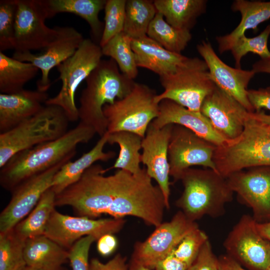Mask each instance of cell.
I'll list each match as a JSON object with an SVG mask.
<instances>
[{
  "label": "cell",
  "mask_w": 270,
  "mask_h": 270,
  "mask_svg": "<svg viewBox=\"0 0 270 270\" xmlns=\"http://www.w3.org/2000/svg\"><path fill=\"white\" fill-rule=\"evenodd\" d=\"M56 194L50 188L42 195L29 214L14 228L16 232L26 240L44 235L50 216L55 209Z\"/></svg>",
  "instance_id": "f546056e"
},
{
  "label": "cell",
  "mask_w": 270,
  "mask_h": 270,
  "mask_svg": "<svg viewBox=\"0 0 270 270\" xmlns=\"http://www.w3.org/2000/svg\"><path fill=\"white\" fill-rule=\"evenodd\" d=\"M108 136L109 132H107L90 150L74 161L70 160L62 166L55 174L50 188L56 195L77 182L95 162H108L115 156L116 152H105L104 150L108 144Z\"/></svg>",
  "instance_id": "603a6c76"
},
{
  "label": "cell",
  "mask_w": 270,
  "mask_h": 270,
  "mask_svg": "<svg viewBox=\"0 0 270 270\" xmlns=\"http://www.w3.org/2000/svg\"><path fill=\"white\" fill-rule=\"evenodd\" d=\"M213 160L225 178L248 168L270 166V125L248 116L238 137L216 146Z\"/></svg>",
  "instance_id": "277c9868"
},
{
  "label": "cell",
  "mask_w": 270,
  "mask_h": 270,
  "mask_svg": "<svg viewBox=\"0 0 270 270\" xmlns=\"http://www.w3.org/2000/svg\"><path fill=\"white\" fill-rule=\"evenodd\" d=\"M196 48L216 86L236 100L248 112H254L248 98L247 88L255 72L252 70H243L227 65L218 56L209 42L202 41Z\"/></svg>",
  "instance_id": "d6986e66"
},
{
  "label": "cell",
  "mask_w": 270,
  "mask_h": 270,
  "mask_svg": "<svg viewBox=\"0 0 270 270\" xmlns=\"http://www.w3.org/2000/svg\"><path fill=\"white\" fill-rule=\"evenodd\" d=\"M174 124L156 128L151 123L142 138L141 162L146 166L148 175L157 182L169 209L170 194V168L168 148Z\"/></svg>",
  "instance_id": "e0dca14e"
},
{
  "label": "cell",
  "mask_w": 270,
  "mask_h": 270,
  "mask_svg": "<svg viewBox=\"0 0 270 270\" xmlns=\"http://www.w3.org/2000/svg\"><path fill=\"white\" fill-rule=\"evenodd\" d=\"M49 98L46 92L24 89L0 94V134L6 132L39 112Z\"/></svg>",
  "instance_id": "44dd1931"
},
{
  "label": "cell",
  "mask_w": 270,
  "mask_h": 270,
  "mask_svg": "<svg viewBox=\"0 0 270 270\" xmlns=\"http://www.w3.org/2000/svg\"><path fill=\"white\" fill-rule=\"evenodd\" d=\"M130 270H152L151 268H147L140 264L134 262Z\"/></svg>",
  "instance_id": "681fc988"
},
{
  "label": "cell",
  "mask_w": 270,
  "mask_h": 270,
  "mask_svg": "<svg viewBox=\"0 0 270 270\" xmlns=\"http://www.w3.org/2000/svg\"><path fill=\"white\" fill-rule=\"evenodd\" d=\"M208 240L206 234L198 228L188 234L172 254L189 268Z\"/></svg>",
  "instance_id": "74e56055"
},
{
  "label": "cell",
  "mask_w": 270,
  "mask_h": 270,
  "mask_svg": "<svg viewBox=\"0 0 270 270\" xmlns=\"http://www.w3.org/2000/svg\"><path fill=\"white\" fill-rule=\"evenodd\" d=\"M102 48L96 42L84 38L75 53L56 66L62 86L55 96L49 98L46 105L61 108L70 122L79 120L75 101L76 92L102 60Z\"/></svg>",
  "instance_id": "ba28073f"
},
{
  "label": "cell",
  "mask_w": 270,
  "mask_h": 270,
  "mask_svg": "<svg viewBox=\"0 0 270 270\" xmlns=\"http://www.w3.org/2000/svg\"><path fill=\"white\" fill-rule=\"evenodd\" d=\"M200 111L226 140L234 139L242 133L250 112L216 86L204 100Z\"/></svg>",
  "instance_id": "ac0fdd59"
},
{
  "label": "cell",
  "mask_w": 270,
  "mask_h": 270,
  "mask_svg": "<svg viewBox=\"0 0 270 270\" xmlns=\"http://www.w3.org/2000/svg\"><path fill=\"white\" fill-rule=\"evenodd\" d=\"M270 36V24L256 36L248 38L244 34L240 37L230 50L235 61L236 68H241V60L248 52L258 54L260 58L270 57V51L268 46Z\"/></svg>",
  "instance_id": "e575fe53"
},
{
  "label": "cell",
  "mask_w": 270,
  "mask_h": 270,
  "mask_svg": "<svg viewBox=\"0 0 270 270\" xmlns=\"http://www.w3.org/2000/svg\"><path fill=\"white\" fill-rule=\"evenodd\" d=\"M256 226L260 234L270 242V221L262 223L256 222Z\"/></svg>",
  "instance_id": "c3c4849f"
},
{
  "label": "cell",
  "mask_w": 270,
  "mask_h": 270,
  "mask_svg": "<svg viewBox=\"0 0 270 270\" xmlns=\"http://www.w3.org/2000/svg\"><path fill=\"white\" fill-rule=\"evenodd\" d=\"M252 70L255 74L262 72L270 74V56L260 58L255 62L252 65Z\"/></svg>",
  "instance_id": "bcb514c9"
},
{
  "label": "cell",
  "mask_w": 270,
  "mask_h": 270,
  "mask_svg": "<svg viewBox=\"0 0 270 270\" xmlns=\"http://www.w3.org/2000/svg\"><path fill=\"white\" fill-rule=\"evenodd\" d=\"M235 172L226 178L238 199L252 211L258 223L270 221V166H260Z\"/></svg>",
  "instance_id": "9a60e30c"
},
{
  "label": "cell",
  "mask_w": 270,
  "mask_h": 270,
  "mask_svg": "<svg viewBox=\"0 0 270 270\" xmlns=\"http://www.w3.org/2000/svg\"><path fill=\"white\" fill-rule=\"evenodd\" d=\"M39 69L32 64L20 61L0 51V92L11 94L23 90L24 84L34 78Z\"/></svg>",
  "instance_id": "83f0119b"
},
{
  "label": "cell",
  "mask_w": 270,
  "mask_h": 270,
  "mask_svg": "<svg viewBox=\"0 0 270 270\" xmlns=\"http://www.w3.org/2000/svg\"><path fill=\"white\" fill-rule=\"evenodd\" d=\"M90 270H128V267L126 258L118 254L106 263L96 258L92 259Z\"/></svg>",
  "instance_id": "b9f144b4"
},
{
  "label": "cell",
  "mask_w": 270,
  "mask_h": 270,
  "mask_svg": "<svg viewBox=\"0 0 270 270\" xmlns=\"http://www.w3.org/2000/svg\"><path fill=\"white\" fill-rule=\"evenodd\" d=\"M106 0H47L50 18L57 14L72 13L80 16L88 24L96 40H100L104 24L99 19Z\"/></svg>",
  "instance_id": "4316f807"
},
{
  "label": "cell",
  "mask_w": 270,
  "mask_h": 270,
  "mask_svg": "<svg viewBox=\"0 0 270 270\" xmlns=\"http://www.w3.org/2000/svg\"><path fill=\"white\" fill-rule=\"evenodd\" d=\"M24 270H48V269L35 266H27Z\"/></svg>",
  "instance_id": "f907efd6"
},
{
  "label": "cell",
  "mask_w": 270,
  "mask_h": 270,
  "mask_svg": "<svg viewBox=\"0 0 270 270\" xmlns=\"http://www.w3.org/2000/svg\"><path fill=\"white\" fill-rule=\"evenodd\" d=\"M156 270H188V267L172 254L158 262Z\"/></svg>",
  "instance_id": "ee69618b"
},
{
  "label": "cell",
  "mask_w": 270,
  "mask_h": 270,
  "mask_svg": "<svg viewBox=\"0 0 270 270\" xmlns=\"http://www.w3.org/2000/svg\"><path fill=\"white\" fill-rule=\"evenodd\" d=\"M158 12L166 21L176 28L189 30L194 26L197 18L205 12V0H155Z\"/></svg>",
  "instance_id": "484cf974"
},
{
  "label": "cell",
  "mask_w": 270,
  "mask_h": 270,
  "mask_svg": "<svg viewBox=\"0 0 270 270\" xmlns=\"http://www.w3.org/2000/svg\"><path fill=\"white\" fill-rule=\"evenodd\" d=\"M97 250L102 256L111 254L116 249L118 240L114 234H106L101 236L98 240Z\"/></svg>",
  "instance_id": "7bdbcfd3"
},
{
  "label": "cell",
  "mask_w": 270,
  "mask_h": 270,
  "mask_svg": "<svg viewBox=\"0 0 270 270\" xmlns=\"http://www.w3.org/2000/svg\"><path fill=\"white\" fill-rule=\"evenodd\" d=\"M231 8L233 11L240 12L241 20L230 33L216 37L220 54L230 50L237 40L245 34L246 30L252 29L256 32L260 24L270 18V1L236 0Z\"/></svg>",
  "instance_id": "cb8c5ba5"
},
{
  "label": "cell",
  "mask_w": 270,
  "mask_h": 270,
  "mask_svg": "<svg viewBox=\"0 0 270 270\" xmlns=\"http://www.w3.org/2000/svg\"><path fill=\"white\" fill-rule=\"evenodd\" d=\"M24 256L27 266L58 270L68 260V250L42 235L26 240Z\"/></svg>",
  "instance_id": "d4e9b609"
},
{
  "label": "cell",
  "mask_w": 270,
  "mask_h": 270,
  "mask_svg": "<svg viewBox=\"0 0 270 270\" xmlns=\"http://www.w3.org/2000/svg\"><path fill=\"white\" fill-rule=\"evenodd\" d=\"M101 48L103 56L114 60L120 72L128 78L134 80L137 76L138 67L132 46V38L124 32L113 37Z\"/></svg>",
  "instance_id": "d6a6232c"
},
{
  "label": "cell",
  "mask_w": 270,
  "mask_h": 270,
  "mask_svg": "<svg viewBox=\"0 0 270 270\" xmlns=\"http://www.w3.org/2000/svg\"><path fill=\"white\" fill-rule=\"evenodd\" d=\"M266 270H270V262Z\"/></svg>",
  "instance_id": "816d5d0a"
},
{
  "label": "cell",
  "mask_w": 270,
  "mask_h": 270,
  "mask_svg": "<svg viewBox=\"0 0 270 270\" xmlns=\"http://www.w3.org/2000/svg\"><path fill=\"white\" fill-rule=\"evenodd\" d=\"M95 238L86 236L78 240L68 250V260L72 270H90L89 251Z\"/></svg>",
  "instance_id": "f35d334b"
},
{
  "label": "cell",
  "mask_w": 270,
  "mask_h": 270,
  "mask_svg": "<svg viewBox=\"0 0 270 270\" xmlns=\"http://www.w3.org/2000/svg\"><path fill=\"white\" fill-rule=\"evenodd\" d=\"M14 50L31 52L46 48L54 39L57 28L45 24L50 18L47 0H16Z\"/></svg>",
  "instance_id": "30bf717a"
},
{
  "label": "cell",
  "mask_w": 270,
  "mask_h": 270,
  "mask_svg": "<svg viewBox=\"0 0 270 270\" xmlns=\"http://www.w3.org/2000/svg\"><path fill=\"white\" fill-rule=\"evenodd\" d=\"M219 260V270H246L229 256H222Z\"/></svg>",
  "instance_id": "f6af8a7d"
},
{
  "label": "cell",
  "mask_w": 270,
  "mask_h": 270,
  "mask_svg": "<svg viewBox=\"0 0 270 270\" xmlns=\"http://www.w3.org/2000/svg\"><path fill=\"white\" fill-rule=\"evenodd\" d=\"M250 118L270 125V114H267L263 111L249 112Z\"/></svg>",
  "instance_id": "7dc6e473"
},
{
  "label": "cell",
  "mask_w": 270,
  "mask_h": 270,
  "mask_svg": "<svg viewBox=\"0 0 270 270\" xmlns=\"http://www.w3.org/2000/svg\"><path fill=\"white\" fill-rule=\"evenodd\" d=\"M124 218L95 220L86 216H72L52 212L44 234L62 248L69 250L79 239L92 236L98 240L106 234H114L122 230Z\"/></svg>",
  "instance_id": "7c38bea8"
},
{
  "label": "cell",
  "mask_w": 270,
  "mask_h": 270,
  "mask_svg": "<svg viewBox=\"0 0 270 270\" xmlns=\"http://www.w3.org/2000/svg\"><path fill=\"white\" fill-rule=\"evenodd\" d=\"M142 138L131 132L120 131L109 133L108 144H118L120 153L114 165L107 169L106 172L112 168H118L132 174H139L142 168L140 166Z\"/></svg>",
  "instance_id": "f1b7e54d"
},
{
  "label": "cell",
  "mask_w": 270,
  "mask_h": 270,
  "mask_svg": "<svg viewBox=\"0 0 270 270\" xmlns=\"http://www.w3.org/2000/svg\"><path fill=\"white\" fill-rule=\"evenodd\" d=\"M247 96L254 112H259L262 108L270 112V86L248 90Z\"/></svg>",
  "instance_id": "60d3db41"
},
{
  "label": "cell",
  "mask_w": 270,
  "mask_h": 270,
  "mask_svg": "<svg viewBox=\"0 0 270 270\" xmlns=\"http://www.w3.org/2000/svg\"><path fill=\"white\" fill-rule=\"evenodd\" d=\"M164 92L157 94V103L171 100L189 110L200 112L202 104L214 89L205 62L198 58H188L174 73L160 78Z\"/></svg>",
  "instance_id": "52a82bcc"
},
{
  "label": "cell",
  "mask_w": 270,
  "mask_h": 270,
  "mask_svg": "<svg viewBox=\"0 0 270 270\" xmlns=\"http://www.w3.org/2000/svg\"><path fill=\"white\" fill-rule=\"evenodd\" d=\"M188 270H219V260L214 255L209 240L202 246Z\"/></svg>",
  "instance_id": "ab89813d"
},
{
  "label": "cell",
  "mask_w": 270,
  "mask_h": 270,
  "mask_svg": "<svg viewBox=\"0 0 270 270\" xmlns=\"http://www.w3.org/2000/svg\"><path fill=\"white\" fill-rule=\"evenodd\" d=\"M157 12L154 0H126L123 32L132 39L147 36L150 24Z\"/></svg>",
  "instance_id": "4dcf8cb0"
},
{
  "label": "cell",
  "mask_w": 270,
  "mask_h": 270,
  "mask_svg": "<svg viewBox=\"0 0 270 270\" xmlns=\"http://www.w3.org/2000/svg\"><path fill=\"white\" fill-rule=\"evenodd\" d=\"M132 46L138 67L148 69L160 78L174 73L188 59L166 50L148 36L132 39Z\"/></svg>",
  "instance_id": "7402d4cb"
},
{
  "label": "cell",
  "mask_w": 270,
  "mask_h": 270,
  "mask_svg": "<svg viewBox=\"0 0 270 270\" xmlns=\"http://www.w3.org/2000/svg\"><path fill=\"white\" fill-rule=\"evenodd\" d=\"M16 0H0V51L14 50Z\"/></svg>",
  "instance_id": "8d00e7d4"
},
{
  "label": "cell",
  "mask_w": 270,
  "mask_h": 270,
  "mask_svg": "<svg viewBox=\"0 0 270 270\" xmlns=\"http://www.w3.org/2000/svg\"><path fill=\"white\" fill-rule=\"evenodd\" d=\"M158 105V116L151 122L154 126L160 128L169 124L180 125L217 146L226 140L201 112L189 110L169 100H162Z\"/></svg>",
  "instance_id": "ffe728a7"
},
{
  "label": "cell",
  "mask_w": 270,
  "mask_h": 270,
  "mask_svg": "<svg viewBox=\"0 0 270 270\" xmlns=\"http://www.w3.org/2000/svg\"><path fill=\"white\" fill-rule=\"evenodd\" d=\"M228 256L256 270H266L270 262V242L258 232L252 216L244 214L224 242Z\"/></svg>",
  "instance_id": "4fadbf2b"
},
{
  "label": "cell",
  "mask_w": 270,
  "mask_h": 270,
  "mask_svg": "<svg viewBox=\"0 0 270 270\" xmlns=\"http://www.w3.org/2000/svg\"><path fill=\"white\" fill-rule=\"evenodd\" d=\"M147 36L166 50L180 54L192 38L190 31L174 28L158 12L150 24Z\"/></svg>",
  "instance_id": "1f68e13d"
},
{
  "label": "cell",
  "mask_w": 270,
  "mask_h": 270,
  "mask_svg": "<svg viewBox=\"0 0 270 270\" xmlns=\"http://www.w3.org/2000/svg\"><path fill=\"white\" fill-rule=\"evenodd\" d=\"M184 187L176 206L190 220L196 222L205 216H223L226 204L233 200L234 192L226 178L218 172L188 168L180 180Z\"/></svg>",
  "instance_id": "3957f363"
},
{
  "label": "cell",
  "mask_w": 270,
  "mask_h": 270,
  "mask_svg": "<svg viewBox=\"0 0 270 270\" xmlns=\"http://www.w3.org/2000/svg\"><path fill=\"white\" fill-rule=\"evenodd\" d=\"M126 0H106L104 6V23L99 43L102 48L113 37L124 30Z\"/></svg>",
  "instance_id": "d590c367"
},
{
  "label": "cell",
  "mask_w": 270,
  "mask_h": 270,
  "mask_svg": "<svg viewBox=\"0 0 270 270\" xmlns=\"http://www.w3.org/2000/svg\"><path fill=\"white\" fill-rule=\"evenodd\" d=\"M86 86L80 98V122L92 128L102 137L108 132L103 107L125 97L135 82L120 70L112 58L102 60L86 80Z\"/></svg>",
  "instance_id": "7a4b0ae2"
},
{
  "label": "cell",
  "mask_w": 270,
  "mask_h": 270,
  "mask_svg": "<svg viewBox=\"0 0 270 270\" xmlns=\"http://www.w3.org/2000/svg\"><path fill=\"white\" fill-rule=\"evenodd\" d=\"M217 146L190 130L174 124L168 148L170 174L174 182L194 166H201L218 172L213 160Z\"/></svg>",
  "instance_id": "8fae6325"
},
{
  "label": "cell",
  "mask_w": 270,
  "mask_h": 270,
  "mask_svg": "<svg viewBox=\"0 0 270 270\" xmlns=\"http://www.w3.org/2000/svg\"><path fill=\"white\" fill-rule=\"evenodd\" d=\"M70 122L61 108L45 105L34 116L0 134V168L16 154L61 137L68 130Z\"/></svg>",
  "instance_id": "5b68a950"
},
{
  "label": "cell",
  "mask_w": 270,
  "mask_h": 270,
  "mask_svg": "<svg viewBox=\"0 0 270 270\" xmlns=\"http://www.w3.org/2000/svg\"><path fill=\"white\" fill-rule=\"evenodd\" d=\"M70 156L51 168L18 185L11 192L10 200L0 214V232L13 229L36 206L42 195L51 188L53 178L62 166L71 160Z\"/></svg>",
  "instance_id": "5bb4252c"
},
{
  "label": "cell",
  "mask_w": 270,
  "mask_h": 270,
  "mask_svg": "<svg viewBox=\"0 0 270 270\" xmlns=\"http://www.w3.org/2000/svg\"><path fill=\"white\" fill-rule=\"evenodd\" d=\"M155 228L145 240L134 244L133 252L134 262L151 269L172 254L182 240L198 226L180 210L170 221Z\"/></svg>",
  "instance_id": "9c48e42d"
},
{
  "label": "cell",
  "mask_w": 270,
  "mask_h": 270,
  "mask_svg": "<svg viewBox=\"0 0 270 270\" xmlns=\"http://www.w3.org/2000/svg\"><path fill=\"white\" fill-rule=\"evenodd\" d=\"M154 90L135 82L132 90L124 98L103 107L110 134L126 131L144 138L147 129L159 114V105L156 101Z\"/></svg>",
  "instance_id": "8992f818"
},
{
  "label": "cell",
  "mask_w": 270,
  "mask_h": 270,
  "mask_svg": "<svg viewBox=\"0 0 270 270\" xmlns=\"http://www.w3.org/2000/svg\"><path fill=\"white\" fill-rule=\"evenodd\" d=\"M26 240L13 229L0 232V270H24L27 266L24 248Z\"/></svg>",
  "instance_id": "836d02e7"
},
{
  "label": "cell",
  "mask_w": 270,
  "mask_h": 270,
  "mask_svg": "<svg viewBox=\"0 0 270 270\" xmlns=\"http://www.w3.org/2000/svg\"><path fill=\"white\" fill-rule=\"evenodd\" d=\"M56 28L54 39L42 52L34 54L29 51H15L12 56L20 61L32 64L40 70L42 76L37 82V90L42 92H46L50 86L49 74L51 70L72 56L84 39L73 27Z\"/></svg>",
  "instance_id": "2e32d148"
},
{
  "label": "cell",
  "mask_w": 270,
  "mask_h": 270,
  "mask_svg": "<svg viewBox=\"0 0 270 270\" xmlns=\"http://www.w3.org/2000/svg\"><path fill=\"white\" fill-rule=\"evenodd\" d=\"M96 134L92 128L80 122L61 137L15 154L0 168L1 186L12 192L25 180L75 156L77 146L88 143Z\"/></svg>",
  "instance_id": "6da1fadb"
}]
</instances>
